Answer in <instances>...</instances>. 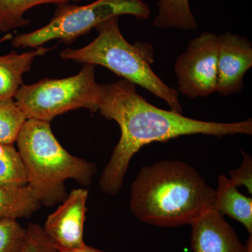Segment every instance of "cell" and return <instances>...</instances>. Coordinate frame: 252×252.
<instances>
[{"label": "cell", "instance_id": "obj_1", "mask_svg": "<svg viewBox=\"0 0 252 252\" xmlns=\"http://www.w3.org/2000/svg\"><path fill=\"white\" fill-rule=\"evenodd\" d=\"M98 111L102 117L115 121L121 130L119 142L99 179L102 191L112 195L120 191L131 159L144 146L181 136L252 134V119L234 123L205 122L158 108L137 93L135 84L123 79L104 84Z\"/></svg>", "mask_w": 252, "mask_h": 252}, {"label": "cell", "instance_id": "obj_22", "mask_svg": "<svg viewBox=\"0 0 252 252\" xmlns=\"http://www.w3.org/2000/svg\"><path fill=\"white\" fill-rule=\"evenodd\" d=\"M69 1H74V2H79V1H82V0H69Z\"/></svg>", "mask_w": 252, "mask_h": 252}, {"label": "cell", "instance_id": "obj_17", "mask_svg": "<svg viewBox=\"0 0 252 252\" xmlns=\"http://www.w3.org/2000/svg\"><path fill=\"white\" fill-rule=\"evenodd\" d=\"M28 174L18 150L0 143V185H28Z\"/></svg>", "mask_w": 252, "mask_h": 252}, {"label": "cell", "instance_id": "obj_12", "mask_svg": "<svg viewBox=\"0 0 252 252\" xmlns=\"http://www.w3.org/2000/svg\"><path fill=\"white\" fill-rule=\"evenodd\" d=\"M51 49L40 46L21 54L11 51L0 56V98H14L18 89L24 84L23 74L31 69L34 59Z\"/></svg>", "mask_w": 252, "mask_h": 252}, {"label": "cell", "instance_id": "obj_4", "mask_svg": "<svg viewBox=\"0 0 252 252\" xmlns=\"http://www.w3.org/2000/svg\"><path fill=\"white\" fill-rule=\"evenodd\" d=\"M119 16L101 23L94 29L97 37L80 49H66L61 53L65 61L100 65L123 79L138 85L163 100L170 110L182 114L178 91L170 87L152 69L154 48L149 43L130 44L123 36Z\"/></svg>", "mask_w": 252, "mask_h": 252}, {"label": "cell", "instance_id": "obj_3", "mask_svg": "<svg viewBox=\"0 0 252 252\" xmlns=\"http://www.w3.org/2000/svg\"><path fill=\"white\" fill-rule=\"evenodd\" d=\"M16 142L27 171L28 186L44 206H54L67 198L66 180L87 187L97 172L94 162L63 148L50 122L27 119Z\"/></svg>", "mask_w": 252, "mask_h": 252}, {"label": "cell", "instance_id": "obj_7", "mask_svg": "<svg viewBox=\"0 0 252 252\" xmlns=\"http://www.w3.org/2000/svg\"><path fill=\"white\" fill-rule=\"evenodd\" d=\"M218 42L219 35L205 32L189 41L176 59L179 91L187 97H205L216 93Z\"/></svg>", "mask_w": 252, "mask_h": 252}, {"label": "cell", "instance_id": "obj_19", "mask_svg": "<svg viewBox=\"0 0 252 252\" xmlns=\"http://www.w3.org/2000/svg\"><path fill=\"white\" fill-rule=\"evenodd\" d=\"M26 230V240L21 252H56L40 225L29 223Z\"/></svg>", "mask_w": 252, "mask_h": 252}, {"label": "cell", "instance_id": "obj_8", "mask_svg": "<svg viewBox=\"0 0 252 252\" xmlns=\"http://www.w3.org/2000/svg\"><path fill=\"white\" fill-rule=\"evenodd\" d=\"M88 197L86 189H74L46 219L43 229L56 252L71 251L86 245L84 230Z\"/></svg>", "mask_w": 252, "mask_h": 252}, {"label": "cell", "instance_id": "obj_24", "mask_svg": "<svg viewBox=\"0 0 252 252\" xmlns=\"http://www.w3.org/2000/svg\"><path fill=\"white\" fill-rule=\"evenodd\" d=\"M250 252H252V251Z\"/></svg>", "mask_w": 252, "mask_h": 252}, {"label": "cell", "instance_id": "obj_23", "mask_svg": "<svg viewBox=\"0 0 252 252\" xmlns=\"http://www.w3.org/2000/svg\"><path fill=\"white\" fill-rule=\"evenodd\" d=\"M3 41L2 39H1V40H0V42H1V41Z\"/></svg>", "mask_w": 252, "mask_h": 252}, {"label": "cell", "instance_id": "obj_10", "mask_svg": "<svg viewBox=\"0 0 252 252\" xmlns=\"http://www.w3.org/2000/svg\"><path fill=\"white\" fill-rule=\"evenodd\" d=\"M189 225L191 226L190 244L193 252L252 251V235L244 245L233 227L212 207Z\"/></svg>", "mask_w": 252, "mask_h": 252}, {"label": "cell", "instance_id": "obj_18", "mask_svg": "<svg viewBox=\"0 0 252 252\" xmlns=\"http://www.w3.org/2000/svg\"><path fill=\"white\" fill-rule=\"evenodd\" d=\"M26 230L17 220H0V252H21L26 240Z\"/></svg>", "mask_w": 252, "mask_h": 252}, {"label": "cell", "instance_id": "obj_16", "mask_svg": "<svg viewBox=\"0 0 252 252\" xmlns=\"http://www.w3.org/2000/svg\"><path fill=\"white\" fill-rule=\"evenodd\" d=\"M27 119L14 98H0V143L14 145Z\"/></svg>", "mask_w": 252, "mask_h": 252}, {"label": "cell", "instance_id": "obj_15", "mask_svg": "<svg viewBox=\"0 0 252 252\" xmlns=\"http://www.w3.org/2000/svg\"><path fill=\"white\" fill-rule=\"evenodd\" d=\"M68 2L69 0H0V32H6L29 25L31 20L25 18V14L34 6Z\"/></svg>", "mask_w": 252, "mask_h": 252}, {"label": "cell", "instance_id": "obj_14", "mask_svg": "<svg viewBox=\"0 0 252 252\" xmlns=\"http://www.w3.org/2000/svg\"><path fill=\"white\" fill-rule=\"evenodd\" d=\"M158 7L154 27L184 31L198 30V22L190 9L189 0H158Z\"/></svg>", "mask_w": 252, "mask_h": 252}, {"label": "cell", "instance_id": "obj_13", "mask_svg": "<svg viewBox=\"0 0 252 252\" xmlns=\"http://www.w3.org/2000/svg\"><path fill=\"white\" fill-rule=\"evenodd\" d=\"M41 206L39 199L28 185H0V220L28 218Z\"/></svg>", "mask_w": 252, "mask_h": 252}, {"label": "cell", "instance_id": "obj_6", "mask_svg": "<svg viewBox=\"0 0 252 252\" xmlns=\"http://www.w3.org/2000/svg\"><path fill=\"white\" fill-rule=\"evenodd\" d=\"M151 14L149 5L142 0H95L80 6L65 3L58 5L48 24L15 36L12 45L34 49L54 39L70 44L109 18L127 15L144 21Z\"/></svg>", "mask_w": 252, "mask_h": 252}, {"label": "cell", "instance_id": "obj_9", "mask_svg": "<svg viewBox=\"0 0 252 252\" xmlns=\"http://www.w3.org/2000/svg\"><path fill=\"white\" fill-rule=\"evenodd\" d=\"M252 67L251 41L230 32L219 35L217 93L225 97L240 94Z\"/></svg>", "mask_w": 252, "mask_h": 252}, {"label": "cell", "instance_id": "obj_2", "mask_svg": "<svg viewBox=\"0 0 252 252\" xmlns=\"http://www.w3.org/2000/svg\"><path fill=\"white\" fill-rule=\"evenodd\" d=\"M215 190L195 167L166 160L142 167L130 189L131 211L147 224L177 228L211 208Z\"/></svg>", "mask_w": 252, "mask_h": 252}, {"label": "cell", "instance_id": "obj_5", "mask_svg": "<svg viewBox=\"0 0 252 252\" xmlns=\"http://www.w3.org/2000/svg\"><path fill=\"white\" fill-rule=\"evenodd\" d=\"M94 67L84 64L80 72L72 77L23 84L14 99L28 119L51 122L57 116L81 108L96 112L104 84L96 81Z\"/></svg>", "mask_w": 252, "mask_h": 252}, {"label": "cell", "instance_id": "obj_20", "mask_svg": "<svg viewBox=\"0 0 252 252\" xmlns=\"http://www.w3.org/2000/svg\"><path fill=\"white\" fill-rule=\"evenodd\" d=\"M243 161L238 168L230 170L229 180L235 186L245 187L249 193H252V158L246 152L241 151Z\"/></svg>", "mask_w": 252, "mask_h": 252}, {"label": "cell", "instance_id": "obj_21", "mask_svg": "<svg viewBox=\"0 0 252 252\" xmlns=\"http://www.w3.org/2000/svg\"><path fill=\"white\" fill-rule=\"evenodd\" d=\"M64 252H107L102 251V250H99L93 248V247L89 246V245H85L81 248L77 249V250H71V251Z\"/></svg>", "mask_w": 252, "mask_h": 252}, {"label": "cell", "instance_id": "obj_11", "mask_svg": "<svg viewBox=\"0 0 252 252\" xmlns=\"http://www.w3.org/2000/svg\"><path fill=\"white\" fill-rule=\"evenodd\" d=\"M212 208L221 216L227 215L241 223L252 235V198L240 193L229 179L220 175L215 190Z\"/></svg>", "mask_w": 252, "mask_h": 252}]
</instances>
